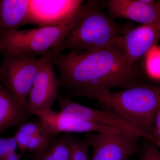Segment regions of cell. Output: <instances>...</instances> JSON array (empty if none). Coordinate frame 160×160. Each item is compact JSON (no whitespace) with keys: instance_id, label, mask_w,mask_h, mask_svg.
I'll return each instance as SVG.
<instances>
[{"instance_id":"cell-9","label":"cell","mask_w":160,"mask_h":160,"mask_svg":"<svg viewBox=\"0 0 160 160\" xmlns=\"http://www.w3.org/2000/svg\"><path fill=\"white\" fill-rule=\"evenodd\" d=\"M160 38V17L152 22L129 29L120 37L116 44L129 62L135 64L156 46Z\"/></svg>"},{"instance_id":"cell-4","label":"cell","mask_w":160,"mask_h":160,"mask_svg":"<svg viewBox=\"0 0 160 160\" xmlns=\"http://www.w3.org/2000/svg\"><path fill=\"white\" fill-rule=\"evenodd\" d=\"M78 10L58 26L14 30L6 33L0 38V54L3 51L13 53L32 52L40 56L50 50L53 52L74 24Z\"/></svg>"},{"instance_id":"cell-3","label":"cell","mask_w":160,"mask_h":160,"mask_svg":"<svg viewBox=\"0 0 160 160\" xmlns=\"http://www.w3.org/2000/svg\"><path fill=\"white\" fill-rule=\"evenodd\" d=\"M99 102L154 138L155 118L160 107V86L146 83L110 91Z\"/></svg>"},{"instance_id":"cell-5","label":"cell","mask_w":160,"mask_h":160,"mask_svg":"<svg viewBox=\"0 0 160 160\" xmlns=\"http://www.w3.org/2000/svg\"><path fill=\"white\" fill-rule=\"evenodd\" d=\"M1 54L2 61L0 65V83L26 109V98L38 69L40 55L32 52L13 53L5 51Z\"/></svg>"},{"instance_id":"cell-19","label":"cell","mask_w":160,"mask_h":160,"mask_svg":"<svg viewBox=\"0 0 160 160\" xmlns=\"http://www.w3.org/2000/svg\"><path fill=\"white\" fill-rule=\"evenodd\" d=\"M18 149L17 142L14 137H0V160H5L9 154L16 151Z\"/></svg>"},{"instance_id":"cell-15","label":"cell","mask_w":160,"mask_h":160,"mask_svg":"<svg viewBox=\"0 0 160 160\" xmlns=\"http://www.w3.org/2000/svg\"><path fill=\"white\" fill-rule=\"evenodd\" d=\"M13 137L17 142L20 152L23 154L27 150L30 139L46 132L43 124L40 121L31 122L27 120L20 123Z\"/></svg>"},{"instance_id":"cell-1","label":"cell","mask_w":160,"mask_h":160,"mask_svg":"<svg viewBox=\"0 0 160 160\" xmlns=\"http://www.w3.org/2000/svg\"><path fill=\"white\" fill-rule=\"evenodd\" d=\"M141 60L131 64L116 44L98 50L52 54L59 72L61 94L71 99L83 97L98 101L112 89L146 84Z\"/></svg>"},{"instance_id":"cell-11","label":"cell","mask_w":160,"mask_h":160,"mask_svg":"<svg viewBox=\"0 0 160 160\" xmlns=\"http://www.w3.org/2000/svg\"><path fill=\"white\" fill-rule=\"evenodd\" d=\"M112 18H123L144 24L160 17V1L106 0L100 1Z\"/></svg>"},{"instance_id":"cell-7","label":"cell","mask_w":160,"mask_h":160,"mask_svg":"<svg viewBox=\"0 0 160 160\" xmlns=\"http://www.w3.org/2000/svg\"><path fill=\"white\" fill-rule=\"evenodd\" d=\"M52 50L40 57L37 73L26 101V110L29 116L51 109L58 92V78L52 61Z\"/></svg>"},{"instance_id":"cell-21","label":"cell","mask_w":160,"mask_h":160,"mask_svg":"<svg viewBox=\"0 0 160 160\" xmlns=\"http://www.w3.org/2000/svg\"><path fill=\"white\" fill-rule=\"evenodd\" d=\"M153 137L155 142L154 144L160 143V107L158 109L155 118Z\"/></svg>"},{"instance_id":"cell-2","label":"cell","mask_w":160,"mask_h":160,"mask_svg":"<svg viewBox=\"0 0 160 160\" xmlns=\"http://www.w3.org/2000/svg\"><path fill=\"white\" fill-rule=\"evenodd\" d=\"M100 1H88L78 8L74 24L52 54L71 51L98 50L116 44L129 30L120 26L102 9Z\"/></svg>"},{"instance_id":"cell-17","label":"cell","mask_w":160,"mask_h":160,"mask_svg":"<svg viewBox=\"0 0 160 160\" xmlns=\"http://www.w3.org/2000/svg\"><path fill=\"white\" fill-rule=\"evenodd\" d=\"M54 137L44 132L35 136L29 140L27 150L28 157L32 160H40L50 148Z\"/></svg>"},{"instance_id":"cell-20","label":"cell","mask_w":160,"mask_h":160,"mask_svg":"<svg viewBox=\"0 0 160 160\" xmlns=\"http://www.w3.org/2000/svg\"><path fill=\"white\" fill-rule=\"evenodd\" d=\"M140 160H160V151L157 146L152 142L146 146L142 151Z\"/></svg>"},{"instance_id":"cell-6","label":"cell","mask_w":160,"mask_h":160,"mask_svg":"<svg viewBox=\"0 0 160 160\" xmlns=\"http://www.w3.org/2000/svg\"><path fill=\"white\" fill-rule=\"evenodd\" d=\"M57 100L60 109V111L57 112L58 114L62 118L77 122L99 123L149 141L152 140L151 137L110 109L101 110L80 105L75 102L72 99L64 96L59 91Z\"/></svg>"},{"instance_id":"cell-14","label":"cell","mask_w":160,"mask_h":160,"mask_svg":"<svg viewBox=\"0 0 160 160\" xmlns=\"http://www.w3.org/2000/svg\"><path fill=\"white\" fill-rule=\"evenodd\" d=\"M29 115L0 83V134L28 120Z\"/></svg>"},{"instance_id":"cell-8","label":"cell","mask_w":160,"mask_h":160,"mask_svg":"<svg viewBox=\"0 0 160 160\" xmlns=\"http://www.w3.org/2000/svg\"><path fill=\"white\" fill-rule=\"evenodd\" d=\"M139 138L123 131L86 135L93 149L91 160H127L137 152Z\"/></svg>"},{"instance_id":"cell-10","label":"cell","mask_w":160,"mask_h":160,"mask_svg":"<svg viewBox=\"0 0 160 160\" xmlns=\"http://www.w3.org/2000/svg\"><path fill=\"white\" fill-rule=\"evenodd\" d=\"M83 3L81 0H29V24L58 26L71 18Z\"/></svg>"},{"instance_id":"cell-18","label":"cell","mask_w":160,"mask_h":160,"mask_svg":"<svg viewBox=\"0 0 160 160\" xmlns=\"http://www.w3.org/2000/svg\"><path fill=\"white\" fill-rule=\"evenodd\" d=\"M68 140L71 149V160H91L89 154L90 147L88 140H80L73 135L67 133Z\"/></svg>"},{"instance_id":"cell-23","label":"cell","mask_w":160,"mask_h":160,"mask_svg":"<svg viewBox=\"0 0 160 160\" xmlns=\"http://www.w3.org/2000/svg\"><path fill=\"white\" fill-rule=\"evenodd\" d=\"M156 145L157 146L158 148L159 149L160 151V143H158L157 144H156Z\"/></svg>"},{"instance_id":"cell-12","label":"cell","mask_w":160,"mask_h":160,"mask_svg":"<svg viewBox=\"0 0 160 160\" xmlns=\"http://www.w3.org/2000/svg\"><path fill=\"white\" fill-rule=\"evenodd\" d=\"M49 135L56 137L61 133L112 132L122 131L114 127L91 122H77L62 118L51 109L36 115Z\"/></svg>"},{"instance_id":"cell-16","label":"cell","mask_w":160,"mask_h":160,"mask_svg":"<svg viewBox=\"0 0 160 160\" xmlns=\"http://www.w3.org/2000/svg\"><path fill=\"white\" fill-rule=\"evenodd\" d=\"M71 154L67 133H64L54 138L49 150L40 160H70Z\"/></svg>"},{"instance_id":"cell-22","label":"cell","mask_w":160,"mask_h":160,"mask_svg":"<svg viewBox=\"0 0 160 160\" xmlns=\"http://www.w3.org/2000/svg\"><path fill=\"white\" fill-rule=\"evenodd\" d=\"M23 153L22 152L18 153L17 152H12L5 159V160H21Z\"/></svg>"},{"instance_id":"cell-13","label":"cell","mask_w":160,"mask_h":160,"mask_svg":"<svg viewBox=\"0 0 160 160\" xmlns=\"http://www.w3.org/2000/svg\"><path fill=\"white\" fill-rule=\"evenodd\" d=\"M29 0H0V38L29 24Z\"/></svg>"}]
</instances>
